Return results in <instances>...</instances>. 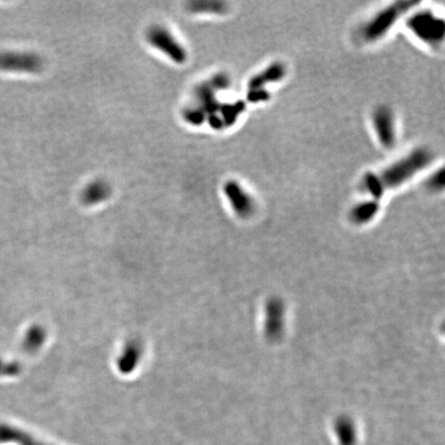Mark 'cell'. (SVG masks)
<instances>
[{"label":"cell","instance_id":"cell-1","mask_svg":"<svg viewBox=\"0 0 445 445\" xmlns=\"http://www.w3.org/2000/svg\"><path fill=\"white\" fill-rule=\"evenodd\" d=\"M433 161V155L427 148H416L408 154L389 164L378 172L385 190H395L415 179L426 170Z\"/></svg>","mask_w":445,"mask_h":445},{"label":"cell","instance_id":"cell-2","mask_svg":"<svg viewBox=\"0 0 445 445\" xmlns=\"http://www.w3.org/2000/svg\"><path fill=\"white\" fill-rule=\"evenodd\" d=\"M418 4L415 1H397L389 4L386 8L376 12L358 28V39L365 45L378 43Z\"/></svg>","mask_w":445,"mask_h":445},{"label":"cell","instance_id":"cell-3","mask_svg":"<svg viewBox=\"0 0 445 445\" xmlns=\"http://www.w3.org/2000/svg\"><path fill=\"white\" fill-rule=\"evenodd\" d=\"M409 32L424 45L438 48L444 41V20L431 10L413 8L406 17Z\"/></svg>","mask_w":445,"mask_h":445},{"label":"cell","instance_id":"cell-4","mask_svg":"<svg viewBox=\"0 0 445 445\" xmlns=\"http://www.w3.org/2000/svg\"><path fill=\"white\" fill-rule=\"evenodd\" d=\"M371 123L380 145L386 150L395 147L398 141V131L393 110L387 105L378 106L372 112Z\"/></svg>","mask_w":445,"mask_h":445},{"label":"cell","instance_id":"cell-5","mask_svg":"<svg viewBox=\"0 0 445 445\" xmlns=\"http://www.w3.org/2000/svg\"><path fill=\"white\" fill-rule=\"evenodd\" d=\"M147 39L150 46L176 63L183 64L187 61V51L167 28L161 25L153 26L148 31Z\"/></svg>","mask_w":445,"mask_h":445},{"label":"cell","instance_id":"cell-6","mask_svg":"<svg viewBox=\"0 0 445 445\" xmlns=\"http://www.w3.org/2000/svg\"><path fill=\"white\" fill-rule=\"evenodd\" d=\"M43 66V59L35 53H0V70L2 72L35 74L41 72Z\"/></svg>","mask_w":445,"mask_h":445},{"label":"cell","instance_id":"cell-7","mask_svg":"<svg viewBox=\"0 0 445 445\" xmlns=\"http://www.w3.org/2000/svg\"><path fill=\"white\" fill-rule=\"evenodd\" d=\"M224 193L239 216L247 217L254 209V199L245 186L238 181H228L224 185Z\"/></svg>","mask_w":445,"mask_h":445},{"label":"cell","instance_id":"cell-8","mask_svg":"<svg viewBox=\"0 0 445 445\" xmlns=\"http://www.w3.org/2000/svg\"><path fill=\"white\" fill-rule=\"evenodd\" d=\"M287 75V67L280 62H273L263 68L261 72L251 77L247 84L249 91L262 90L268 91L266 86L269 84H278L285 79Z\"/></svg>","mask_w":445,"mask_h":445},{"label":"cell","instance_id":"cell-9","mask_svg":"<svg viewBox=\"0 0 445 445\" xmlns=\"http://www.w3.org/2000/svg\"><path fill=\"white\" fill-rule=\"evenodd\" d=\"M110 187L106 181L97 179L92 181L84 189L82 198L87 205L103 202L110 195Z\"/></svg>","mask_w":445,"mask_h":445},{"label":"cell","instance_id":"cell-10","mask_svg":"<svg viewBox=\"0 0 445 445\" xmlns=\"http://www.w3.org/2000/svg\"><path fill=\"white\" fill-rule=\"evenodd\" d=\"M189 10L195 14L224 15L228 12V4L223 1L198 0L189 4Z\"/></svg>","mask_w":445,"mask_h":445},{"label":"cell","instance_id":"cell-11","mask_svg":"<svg viewBox=\"0 0 445 445\" xmlns=\"http://www.w3.org/2000/svg\"><path fill=\"white\" fill-rule=\"evenodd\" d=\"M361 183H362V189L370 195L371 199L378 200L386 193V190H385L378 172H368V174H365Z\"/></svg>","mask_w":445,"mask_h":445},{"label":"cell","instance_id":"cell-12","mask_svg":"<svg viewBox=\"0 0 445 445\" xmlns=\"http://www.w3.org/2000/svg\"><path fill=\"white\" fill-rule=\"evenodd\" d=\"M378 208V203H376L375 199L364 201V202L361 203L358 207L354 208L353 217L354 218L359 219V220H365V219L371 218V217L375 214Z\"/></svg>","mask_w":445,"mask_h":445},{"label":"cell","instance_id":"cell-13","mask_svg":"<svg viewBox=\"0 0 445 445\" xmlns=\"http://www.w3.org/2000/svg\"><path fill=\"white\" fill-rule=\"evenodd\" d=\"M444 172L440 169L439 172L432 174L428 181V187L430 190L437 191V190L444 189Z\"/></svg>","mask_w":445,"mask_h":445}]
</instances>
